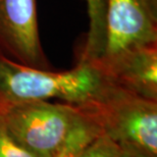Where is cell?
<instances>
[{"instance_id": "cell-1", "label": "cell", "mask_w": 157, "mask_h": 157, "mask_svg": "<svg viewBox=\"0 0 157 157\" xmlns=\"http://www.w3.org/2000/svg\"><path fill=\"white\" fill-rule=\"evenodd\" d=\"M113 84L96 64L78 61L73 70L30 67L0 55V105L59 100L82 106L97 101Z\"/></svg>"}, {"instance_id": "cell-2", "label": "cell", "mask_w": 157, "mask_h": 157, "mask_svg": "<svg viewBox=\"0 0 157 157\" xmlns=\"http://www.w3.org/2000/svg\"><path fill=\"white\" fill-rule=\"evenodd\" d=\"M80 107L121 149L157 157V101L112 84L100 99Z\"/></svg>"}, {"instance_id": "cell-3", "label": "cell", "mask_w": 157, "mask_h": 157, "mask_svg": "<svg viewBox=\"0 0 157 157\" xmlns=\"http://www.w3.org/2000/svg\"><path fill=\"white\" fill-rule=\"evenodd\" d=\"M77 106L61 102L28 101L0 105L9 132L37 157H54L78 117Z\"/></svg>"}, {"instance_id": "cell-4", "label": "cell", "mask_w": 157, "mask_h": 157, "mask_svg": "<svg viewBox=\"0 0 157 157\" xmlns=\"http://www.w3.org/2000/svg\"><path fill=\"white\" fill-rule=\"evenodd\" d=\"M157 43V0H107L106 46L94 62L102 67L134 47Z\"/></svg>"}, {"instance_id": "cell-5", "label": "cell", "mask_w": 157, "mask_h": 157, "mask_svg": "<svg viewBox=\"0 0 157 157\" xmlns=\"http://www.w3.org/2000/svg\"><path fill=\"white\" fill-rule=\"evenodd\" d=\"M0 55L30 67L51 70L41 44L36 0H0Z\"/></svg>"}, {"instance_id": "cell-6", "label": "cell", "mask_w": 157, "mask_h": 157, "mask_svg": "<svg viewBox=\"0 0 157 157\" xmlns=\"http://www.w3.org/2000/svg\"><path fill=\"white\" fill-rule=\"evenodd\" d=\"M99 68L117 86L157 101V43L124 50Z\"/></svg>"}, {"instance_id": "cell-7", "label": "cell", "mask_w": 157, "mask_h": 157, "mask_svg": "<svg viewBox=\"0 0 157 157\" xmlns=\"http://www.w3.org/2000/svg\"><path fill=\"white\" fill-rule=\"evenodd\" d=\"M88 14V32L78 61H98L106 46L107 0H85Z\"/></svg>"}, {"instance_id": "cell-8", "label": "cell", "mask_w": 157, "mask_h": 157, "mask_svg": "<svg viewBox=\"0 0 157 157\" xmlns=\"http://www.w3.org/2000/svg\"><path fill=\"white\" fill-rule=\"evenodd\" d=\"M77 107L78 117L54 157H78L85 147L101 133L93 117L80 106Z\"/></svg>"}, {"instance_id": "cell-9", "label": "cell", "mask_w": 157, "mask_h": 157, "mask_svg": "<svg viewBox=\"0 0 157 157\" xmlns=\"http://www.w3.org/2000/svg\"><path fill=\"white\" fill-rule=\"evenodd\" d=\"M78 157H121V147L101 132L85 147Z\"/></svg>"}, {"instance_id": "cell-10", "label": "cell", "mask_w": 157, "mask_h": 157, "mask_svg": "<svg viewBox=\"0 0 157 157\" xmlns=\"http://www.w3.org/2000/svg\"><path fill=\"white\" fill-rule=\"evenodd\" d=\"M0 157H37L15 140L0 114Z\"/></svg>"}, {"instance_id": "cell-11", "label": "cell", "mask_w": 157, "mask_h": 157, "mask_svg": "<svg viewBox=\"0 0 157 157\" xmlns=\"http://www.w3.org/2000/svg\"><path fill=\"white\" fill-rule=\"evenodd\" d=\"M121 157H144V156L138 154V153H135V152L128 151V150L121 148Z\"/></svg>"}]
</instances>
